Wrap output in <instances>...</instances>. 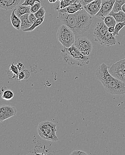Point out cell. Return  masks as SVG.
Instances as JSON below:
<instances>
[{
  "label": "cell",
  "instance_id": "cell-6",
  "mask_svg": "<svg viewBox=\"0 0 125 155\" xmlns=\"http://www.w3.org/2000/svg\"><path fill=\"white\" fill-rule=\"evenodd\" d=\"M108 70L113 77L125 83V58L113 64Z\"/></svg>",
  "mask_w": 125,
  "mask_h": 155
},
{
  "label": "cell",
  "instance_id": "cell-8",
  "mask_svg": "<svg viewBox=\"0 0 125 155\" xmlns=\"http://www.w3.org/2000/svg\"><path fill=\"white\" fill-rule=\"evenodd\" d=\"M116 0H102L101 7L96 15L97 18L103 20L112 10Z\"/></svg>",
  "mask_w": 125,
  "mask_h": 155
},
{
  "label": "cell",
  "instance_id": "cell-15",
  "mask_svg": "<svg viewBox=\"0 0 125 155\" xmlns=\"http://www.w3.org/2000/svg\"><path fill=\"white\" fill-rule=\"evenodd\" d=\"M18 73L19 71L16 65H15L14 63L10 64L7 72L8 78L12 80H17Z\"/></svg>",
  "mask_w": 125,
  "mask_h": 155
},
{
  "label": "cell",
  "instance_id": "cell-32",
  "mask_svg": "<svg viewBox=\"0 0 125 155\" xmlns=\"http://www.w3.org/2000/svg\"><path fill=\"white\" fill-rule=\"evenodd\" d=\"M26 79V75H25L24 72H23V71L19 72V73H18V79H17V81H20L22 80L23 79Z\"/></svg>",
  "mask_w": 125,
  "mask_h": 155
},
{
  "label": "cell",
  "instance_id": "cell-33",
  "mask_svg": "<svg viewBox=\"0 0 125 155\" xmlns=\"http://www.w3.org/2000/svg\"><path fill=\"white\" fill-rule=\"evenodd\" d=\"M17 68H18V71L19 72H21L23 71L25 68V65L23 64L22 63L18 62V63L17 64Z\"/></svg>",
  "mask_w": 125,
  "mask_h": 155
},
{
  "label": "cell",
  "instance_id": "cell-26",
  "mask_svg": "<svg viewBox=\"0 0 125 155\" xmlns=\"http://www.w3.org/2000/svg\"><path fill=\"white\" fill-rule=\"evenodd\" d=\"M45 11L44 7H42L40 9L34 14V15L37 18H41L45 17Z\"/></svg>",
  "mask_w": 125,
  "mask_h": 155
},
{
  "label": "cell",
  "instance_id": "cell-2",
  "mask_svg": "<svg viewBox=\"0 0 125 155\" xmlns=\"http://www.w3.org/2000/svg\"><path fill=\"white\" fill-rule=\"evenodd\" d=\"M109 67L103 63L97 68L96 78L106 90L112 94L121 95L125 94V83L113 77L108 70Z\"/></svg>",
  "mask_w": 125,
  "mask_h": 155
},
{
  "label": "cell",
  "instance_id": "cell-25",
  "mask_svg": "<svg viewBox=\"0 0 125 155\" xmlns=\"http://www.w3.org/2000/svg\"><path fill=\"white\" fill-rule=\"evenodd\" d=\"M124 26H125V21L117 23L115 27H114V32L112 33L114 36H115L116 35H119V31Z\"/></svg>",
  "mask_w": 125,
  "mask_h": 155
},
{
  "label": "cell",
  "instance_id": "cell-7",
  "mask_svg": "<svg viewBox=\"0 0 125 155\" xmlns=\"http://www.w3.org/2000/svg\"><path fill=\"white\" fill-rule=\"evenodd\" d=\"M73 45L85 55H89L93 49L92 43L85 37L77 38L75 40Z\"/></svg>",
  "mask_w": 125,
  "mask_h": 155
},
{
  "label": "cell",
  "instance_id": "cell-19",
  "mask_svg": "<svg viewBox=\"0 0 125 155\" xmlns=\"http://www.w3.org/2000/svg\"><path fill=\"white\" fill-rule=\"evenodd\" d=\"M10 20H11V23L14 28H16L17 30H20L21 20H20V18L16 15L15 13V9H14L11 13V16H10Z\"/></svg>",
  "mask_w": 125,
  "mask_h": 155
},
{
  "label": "cell",
  "instance_id": "cell-21",
  "mask_svg": "<svg viewBox=\"0 0 125 155\" xmlns=\"http://www.w3.org/2000/svg\"><path fill=\"white\" fill-rule=\"evenodd\" d=\"M108 15L113 17L115 19L117 23L125 21V13L122 10L117 13H115L112 10Z\"/></svg>",
  "mask_w": 125,
  "mask_h": 155
},
{
  "label": "cell",
  "instance_id": "cell-22",
  "mask_svg": "<svg viewBox=\"0 0 125 155\" xmlns=\"http://www.w3.org/2000/svg\"><path fill=\"white\" fill-rule=\"evenodd\" d=\"M44 19L45 17L41 18H37L36 20L34 21V23L32 24L31 27H30V28H27V29H25L23 31L30 32L34 31V29H36L37 27H39V26L42 24V23L43 22L44 20Z\"/></svg>",
  "mask_w": 125,
  "mask_h": 155
},
{
  "label": "cell",
  "instance_id": "cell-29",
  "mask_svg": "<svg viewBox=\"0 0 125 155\" xmlns=\"http://www.w3.org/2000/svg\"><path fill=\"white\" fill-rule=\"evenodd\" d=\"M87 154H88L87 153L83 152V151H81V150H76V151H73L70 154V155H85Z\"/></svg>",
  "mask_w": 125,
  "mask_h": 155
},
{
  "label": "cell",
  "instance_id": "cell-14",
  "mask_svg": "<svg viewBox=\"0 0 125 155\" xmlns=\"http://www.w3.org/2000/svg\"><path fill=\"white\" fill-rule=\"evenodd\" d=\"M83 9V7L82 4L80 2H76L69 5L66 8L60 9L58 12L59 13L73 14Z\"/></svg>",
  "mask_w": 125,
  "mask_h": 155
},
{
  "label": "cell",
  "instance_id": "cell-9",
  "mask_svg": "<svg viewBox=\"0 0 125 155\" xmlns=\"http://www.w3.org/2000/svg\"><path fill=\"white\" fill-rule=\"evenodd\" d=\"M17 113L15 107L10 105L0 106V124L5 120L15 116Z\"/></svg>",
  "mask_w": 125,
  "mask_h": 155
},
{
  "label": "cell",
  "instance_id": "cell-39",
  "mask_svg": "<svg viewBox=\"0 0 125 155\" xmlns=\"http://www.w3.org/2000/svg\"><path fill=\"white\" fill-rule=\"evenodd\" d=\"M79 1V0H77V2H78V1Z\"/></svg>",
  "mask_w": 125,
  "mask_h": 155
},
{
  "label": "cell",
  "instance_id": "cell-38",
  "mask_svg": "<svg viewBox=\"0 0 125 155\" xmlns=\"http://www.w3.org/2000/svg\"><path fill=\"white\" fill-rule=\"evenodd\" d=\"M58 1H59V2H61V1H63V0H58Z\"/></svg>",
  "mask_w": 125,
  "mask_h": 155
},
{
  "label": "cell",
  "instance_id": "cell-31",
  "mask_svg": "<svg viewBox=\"0 0 125 155\" xmlns=\"http://www.w3.org/2000/svg\"><path fill=\"white\" fill-rule=\"evenodd\" d=\"M94 1H95V0H79L77 2H80L83 7V6L85 5H86L88 4L89 3L91 2Z\"/></svg>",
  "mask_w": 125,
  "mask_h": 155
},
{
  "label": "cell",
  "instance_id": "cell-17",
  "mask_svg": "<svg viewBox=\"0 0 125 155\" xmlns=\"http://www.w3.org/2000/svg\"><path fill=\"white\" fill-rule=\"evenodd\" d=\"M77 2V0H63L61 2L58 1L54 3V8L55 10L58 11L60 9L66 8L69 5Z\"/></svg>",
  "mask_w": 125,
  "mask_h": 155
},
{
  "label": "cell",
  "instance_id": "cell-4",
  "mask_svg": "<svg viewBox=\"0 0 125 155\" xmlns=\"http://www.w3.org/2000/svg\"><path fill=\"white\" fill-rule=\"evenodd\" d=\"M57 125L49 121H43L39 124L37 128L38 134L45 140L57 142L58 138L56 135Z\"/></svg>",
  "mask_w": 125,
  "mask_h": 155
},
{
  "label": "cell",
  "instance_id": "cell-20",
  "mask_svg": "<svg viewBox=\"0 0 125 155\" xmlns=\"http://www.w3.org/2000/svg\"><path fill=\"white\" fill-rule=\"evenodd\" d=\"M30 14H26L21 16L20 18L21 20V26L20 29L21 31H23L25 29H27L31 27L32 24L30 22L29 19V16Z\"/></svg>",
  "mask_w": 125,
  "mask_h": 155
},
{
  "label": "cell",
  "instance_id": "cell-3",
  "mask_svg": "<svg viewBox=\"0 0 125 155\" xmlns=\"http://www.w3.org/2000/svg\"><path fill=\"white\" fill-rule=\"evenodd\" d=\"M61 54L63 60L69 65L83 67L89 64V57L83 55L74 45L70 48H63L61 50Z\"/></svg>",
  "mask_w": 125,
  "mask_h": 155
},
{
  "label": "cell",
  "instance_id": "cell-35",
  "mask_svg": "<svg viewBox=\"0 0 125 155\" xmlns=\"http://www.w3.org/2000/svg\"><path fill=\"white\" fill-rule=\"evenodd\" d=\"M108 31L109 32L111 33H113L114 32V27H111L108 28Z\"/></svg>",
  "mask_w": 125,
  "mask_h": 155
},
{
  "label": "cell",
  "instance_id": "cell-23",
  "mask_svg": "<svg viewBox=\"0 0 125 155\" xmlns=\"http://www.w3.org/2000/svg\"><path fill=\"white\" fill-rule=\"evenodd\" d=\"M105 24L108 28L111 27H115L117 22L115 19L112 16L108 15L103 20Z\"/></svg>",
  "mask_w": 125,
  "mask_h": 155
},
{
  "label": "cell",
  "instance_id": "cell-12",
  "mask_svg": "<svg viewBox=\"0 0 125 155\" xmlns=\"http://www.w3.org/2000/svg\"><path fill=\"white\" fill-rule=\"evenodd\" d=\"M116 39L111 33L107 31L104 36L99 41L98 44L110 47L116 44Z\"/></svg>",
  "mask_w": 125,
  "mask_h": 155
},
{
  "label": "cell",
  "instance_id": "cell-10",
  "mask_svg": "<svg viewBox=\"0 0 125 155\" xmlns=\"http://www.w3.org/2000/svg\"><path fill=\"white\" fill-rule=\"evenodd\" d=\"M108 27L106 26L104 21L98 22L94 30L93 35L95 38V41L98 43L99 41L105 35L106 32L108 31Z\"/></svg>",
  "mask_w": 125,
  "mask_h": 155
},
{
  "label": "cell",
  "instance_id": "cell-24",
  "mask_svg": "<svg viewBox=\"0 0 125 155\" xmlns=\"http://www.w3.org/2000/svg\"><path fill=\"white\" fill-rule=\"evenodd\" d=\"M125 4V0H116L112 11L115 13H117L122 10V7Z\"/></svg>",
  "mask_w": 125,
  "mask_h": 155
},
{
  "label": "cell",
  "instance_id": "cell-27",
  "mask_svg": "<svg viewBox=\"0 0 125 155\" xmlns=\"http://www.w3.org/2000/svg\"><path fill=\"white\" fill-rule=\"evenodd\" d=\"M42 7L41 2H37L33 5L31 6L30 12L33 14H35Z\"/></svg>",
  "mask_w": 125,
  "mask_h": 155
},
{
  "label": "cell",
  "instance_id": "cell-34",
  "mask_svg": "<svg viewBox=\"0 0 125 155\" xmlns=\"http://www.w3.org/2000/svg\"><path fill=\"white\" fill-rule=\"evenodd\" d=\"M22 71L24 72L25 75H26V79H27L29 78H30V71L27 69H25Z\"/></svg>",
  "mask_w": 125,
  "mask_h": 155
},
{
  "label": "cell",
  "instance_id": "cell-28",
  "mask_svg": "<svg viewBox=\"0 0 125 155\" xmlns=\"http://www.w3.org/2000/svg\"><path fill=\"white\" fill-rule=\"evenodd\" d=\"M37 2H41V1L40 0H25L21 5L26 6H32Z\"/></svg>",
  "mask_w": 125,
  "mask_h": 155
},
{
  "label": "cell",
  "instance_id": "cell-5",
  "mask_svg": "<svg viewBox=\"0 0 125 155\" xmlns=\"http://www.w3.org/2000/svg\"><path fill=\"white\" fill-rule=\"evenodd\" d=\"M57 38L64 48L71 47L75 41V34L71 29L64 24L58 29Z\"/></svg>",
  "mask_w": 125,
  "mask_h": 155
},
{
  "label": "cell",
  "instance_id": "cell-30",
  "mask_svg": "<svg viewBox=\"0 0 125 155\" xmlns=\"http://www.w3.org/2000/svg\"><path fill=\"white\" fill-rule=\"evenodd\" d=\"M37 19V18H36L35 16L34 15V14H33V13H31L30 14V15H29V21H30V22L31 24H33V23H34V21L36 20Z\"/></svg>",
  "mask_w": 125,
  "mask_h": 155
},
{
  "label": "cell",
  "instance_id": "cell-11",
  "mask_svg": "<svg viewBox=\"0 0 125 155\" xmlns=\"http://www.w3.org/2000/svg\"><path fill=\"white\" fill-rule=\"evenodd\" d=\"M102 0H95L83 6V9L92 17L95 16L101 7Z\"/></svg>",
  "mask_w": 125,
  "mask_h": 155
},
{
  "label": "cell",
  "instance_id": "cell-1",
  "mask_svg": "<svg viewBox=\"0 0 125 155\" xmlns=\"http://www.w3.org/2000/svg\"><path fill=\"white\" fill-rule=\"evenodd\" d=\"M58 18L77 35L87 31L92 22V16L84 9L73 14L58 12Z\"/></svg>",
  "mask_w": 125,
  "mask_h": 155
},
{
  "label": "cell",
  "instance_id": "cell-13",
  "mask_svg": "<svg viewBox=\"0 0 125 155\" xmlns=\"http://www.w3.org/2000/svg\"><path fill=\"white\" fill-rule=\"evenodd\" d=\"M21 0H0V8L6 10H11L16 7Z\"/></svg>",
  "mask_w": 125,
  "mask_h": 155
},
{
  "label": "cell",
  "instance_id": "cell-18",
  "mask_svg": "<svg viewBox=\"0 0 125 155\" xmlns=\"http://www.w3.org/2000/svg\"><path fill=\"white\" fill-rule=\"evenodd\" d=\"M30 6L19 5L15 8V13L18 18L26 14H30Z\"/></svg>",
  "mask_w": 125,
  "mask_h": 155
},
{
  "label": "cell",
  "instance_id": "cell-36",
  "mask_svg": "<svg viewBox=\"0 0 125 155\" xmlns=\"http://www.w3.org/2000/svg\"><path fill=\"white\" fill-rule=\"evenodd\" d=\"M58 0H48V2H49V3H55Z\"/></svg>",
  "mask_w": 125,
  "mask_h": 155
},
{
  "label": "cell",
  "instance_id": "cell-16",
  "mask_svg": "<svg viewBox=\"0 0 125 155\" xmlns=\"http://www.w3.org/2000/svg\"><path fill=\"white\" fill-rule=\"evenodd\" d=\"M14 93L12 90L8 89L6 86L2 87L0 90V98L6 101H10L14 97Z\"/></svg>",
  "mask_w": 125,
  "mask_h": 155
},
{
  "label": "cell",
  "instance_id": "cell-37",
  "mask_svg": "<svg viewBox=\"0 0 125 155\" xmlns=\"http://www.w3.org/2000/svg\"><path fill=\"white\" fill-rule=\"evenodd\" d=\"M122 11H123V12L125 13V4L122 6Z\"/></svg>",
  "mask_w": 125,
  "mask_h": 155
}]
</instances>
